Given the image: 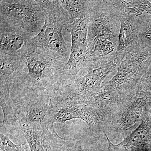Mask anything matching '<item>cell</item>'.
Wrapping results in <instances>:
<instances>
[{
	"instance_id": "1",
	"label": "cell",
	"mask_w": 151,
	"mask_h": 151,
	"mask_svg": "<svg viewBox=\"0 0 151 151\" xmlns=\"http://www.w3.org/2000/svg\"><path fill=\"white\" fill-rule=\"evenodd\" d=\"M88 18L90 60L116 58L121 23L113 12L110 1H91Z\"/></svg>"
},
{
	"instance_id": "2",
	"label": "cell",
	"mask_w": 151,
	"mask_h": 151,
	"mask_svg": "<svg viewBox=\"0 0 151 151\" xmlns=\"http://www.w3.org/2000/svg\"><path fill=\"white\" fill-rule=\"evenodd\" d=\"M37 2L45 14V20L42 28L29 40L27 46L66 61L68 50L62 30L70 23L68 15L59 1Z\"/></svg>"
},
{
	"instance_id": "3",
	"label": "cell",
	"mask_w": 151,
	"mask_h": 151,
	"mask_svg": "<svg viewBox=\"0 0 151 151\" xmlns=\"http://www.w3.org/2000/svg\"><path fill=\"white\" fill-rule=\"evenodd\" d=\"M149 98L137 87L124 97L103 124L108 138L127 137L140 124L148 105Z\"/></svg>"
},
{
	"instance_id": "4",
	"label": "cell",
	"mask_w": 151,
	"mask_h": 151,
	"mask_svg": "<svg viewBox=\"0 0 151 151\" xmlns=\"http://www.w3.org/2000/svg\"><path fill=\"white\" fill-rule=\"evenodd\" d=\"M21 58L28 69L24 78L29 87L49 91L48 81L52 82L55 90L65 81V60L29 46L22 54Z\"/></svg>"
},
{
	"instance_id": "5",
	"label": "cell",
	"mask_w": 151,
	"mask_h": 151,
	"mask_svg": "<svg viewBox=\"0 0 151 151\" xmlns=\"http://www.w3.org/2000/svg\"><path fill=\"white\" fill-rule=\"evenodd\" d=\"M118 65L116 58L92 61L84 72L62 88L60 93L71 99L86 101L103 90L104 81L116 71Z\"/></svg>"
},
{
	"instance_id": "6",
	"label": "cell",
	"mask_w": 151,
	"mask_h": 151,
	"mask_svg": "<svg viewBox=\"0 0 151 151\" xmlns=\"http://www.w3.org/2000/svg\"><path fill=\"white\" fill-rule=\"evenodd\" d=\"M151 65V52L140 50L128 53L118 65L116 73L104 84L103 90L125 96L137 87Z\"/></svg>"
},
{
	"instance_id": "7",
	"label": "cell",
	"mask_w": 151,
	"mask_h": 151,
	"mask_svg": "<svg viewBox=\"0 0 151 151\" xmlns=\"http://www.w3.org/2000/svg\"><path fill=\"white\" fill-rule=\"evenodd\" d=\"M28 89L14 102L19 125L54 127L51 93L40 88Z\"/></svg>"
},
{
	"instance_id": "8",
	"label": "cell",
	"mask_w": 151,
	"mask_h": 151,
	"mask_svg": "<svg viewBox=\"0 0 151 151\" xmlns=\"http://www.w3.org/2000/svg\"><path fill=\"white\" fill-rule=\"evenodd\" d=\"M0 12L1 22L31 35L37 34L44 24L45 14L37 1H1Z\"/></svg>"
},
{
	"instance_id": "9",
	"label": "cell",
	"mask_w": 151,
	"mask_h": 151,
	"mask_svg": "<svg viewBox=\"0 0 151 151\" xmlns=\"http://www.w3.org/2000/svg\"><path fill=\"white\" fill-rule=\"evenodd\" d=\"M88 15L69 24L65 28L71 37V45L68 60L65 64L67 84L84 70L91 61L88 54L87 30Z\"/></svg>"
},
{
	"instance_id": "10",
	"label": "cell",
	"mask_w": 151,
	"mask_h": 151,
	"mask_svg": "<svg viewBox=\"0 0 151 151\" xmlns=\"http://www.w3.org/2000/svg\"><path fill=\"white\" fill-rule=\"evenodd\" d=\"M53 122L64 124L68 121L80 119L86 122L91 133L103 129L100 117L86 101L71 99L58 93L52 94Z\"/></svg>"
},
{
	"instance_id": "11",
	"label": "cell",
	"mask_w": 151,
	"mask_h": 151,
	"mask_svg": "<svg viewBox=\"0 0 151 151\" xmlns=\"http://www.w3.org/2000/svg\"><path fill=\"white\" fill-rule=\"evenodd\" d=\"M19 132L26 139L30 151H57L61 137L54 127L20 125Z\"/></svg>"
},
{
	"instance_id": "12",
	"label": "cell",
	"mask_w": 151,
	"mask_h": 151,
	"mask_svg": "<svg viewBox=\"0 0 151 151\" xmlns=\"http://www.w3.org/2000/svg\"><path fill=\"white\" fill-rule=\"evenodd\" d=\"M115 15L121 23L119 45L116 55L119 64L128 53L141 50L138 38L139 18L121 13H116Z\"/></svg>"
},
{
	"instance_id": "13",
	"label": "cell",
	"mask_w": 151,
	"mask_h": 151,
	"mask_svg": "<svg viewBox=\"0 0 151 151\" xmlns=\"http://www.w3.org/2000/svg\"><path fill=\"white\" fill-rule=\"evenodd\" d=\"M0 32L1 54L21 57L29 40L34 37L17 28L1 22Z\"/></svg>"
},
{
	"instance_id": "14",
	"label": "cell",
	"mask_w": 151,
	"mask_h": 151,
	"mask_svg": "<svg viewBox=\"0 0 151 151\" xmlns=\"http://www.w3.org/2000/svg\"><path fill=\"white\" fill-rule=\"evenodd\" d=\"M0 85V104L3 113L0 132L3 134L6 132L9 134L14 132H20V125L17 118L15 105L10 94L12 84L1 82Z\"/></svg>"
},
{
	"instance_id": "15",
	"label": "cell",
	"mask_w": 151,
	"mask_h": 151,
	"mask_svg": "<svg viewBox=\"0 0 151 151\" xmlns=\"http://www.w3.org/2000/svg\"><path fill=\"white\" fill-rule=\"evenodd\" d=\"M124 97L114 91H105L103 89L85 101L100 117L103 125L104 121L111 115Z\"/></svg>"
},
{
	"instance_id": "16",
	"label": "cell",
	"mask_w": 151,
	"mask_h": 151,
	"mask_svg": "<svg viewBox=\"0 0 151 151\" xmlns=\"http://www.w3.org/2000/svg\"><path fill=\"white\" fill-rule=\"evenodd\" d=\"M24 63L21 57L10 55L1 54V82L12 84L17 78L24 76Z\"/></svg>"
},
{
	"instance_id": "17",
	"label": "cell",
	"mask_w": 151,
	"mask_h": 151,
	"mask_svg": "<svg viewBox=\"0 0 151 151\" xmlns=\"http://www.w3.org/2000/svg\"><path fill=\"white\" fill-rule=\"evenodd\" d=\"M60 4L67 13L70 23L88 14L91 1L65 0L59 1Z\"/></svg>"
},
{
	"instance_id": "18",
	"label": "cell",
	"mask_w": 151,
	"mask_h": 151,
	"mask_svg": "<svg viewBox=\"0 0 151 151\" xmlns=\"http://www.w3.org/2000/svg\"><path fill=\"white\" fill-rule=\"evenodd\" d=\"M138 25L141 49L151 52V15L145 13L138 19Z\"/></svg>"
},
{
	"instance_id": "19",
	"label": "cell",
	"mask_w": 151,
	"mask_h": 151,
	"mask_svg": "<svg viewBox=\"0 0 151 151\" xmlns=\"http://www.w3.org/2000/svg\"><path fill=\"white\" fill-rule=\"evenodd\" d=\"M1 151H30L28 144H14L5 134L0 132Z\"/></svg>"
},
{
	"instance_id": "20",
	"label": "cell",
	"mask_w": 151,
	"mask_h": 151,
	"mask_svg": "<svg viewBox=\"0 0 151 151\" xmlns=\"http://www.w3.org/2000/svg\"><path fill=\"white\" fill-rule=\"evenodd\" d=\"M57 151H86L81 142L62 138L60 141Z\"/></svg>"
},
{
	"instance_id": "21",
	"label": "cell",
	"mask_w": 151,
	"mask_h": 151,
	"mask_svg": "<svg viewBox=\"0 0 151 151\" xmlns=\"http://www.w3.org/2000/svg\"><path fill=\"white\" fill-rule=\"evenodd\" d=\"M138 88L148 97L149 103H151V65L142 78Z\"/></svg>"
},
{
	"instance_id": "22",
	"label": "cell",
	"mask_w": 151,
	"mask_h": 151,
	"mask_svg": "<svg viewBox=\"0 0 151 151\" xmlns=\"http://www.w3.org/2000/svg\"><path fill=\"white\" fill-rule=\"evenodd\" d=\"M132 2L139 8L151 15V2L150 1H132Z\"/></svg>"
},
{
	"instance_id": "23",
	"label": "cell",
	"mask_w": 151,
	"mask_h": 151,
	"mask_svg": "<svg viewBox=\"0 0 151 151\" xmlns=\"http://www.w3.org/2000/svg\"><path fill=\"white\" fill-rule=\"evenodd\" d=\"M148 103H149V105H150V107L151 110V103H149L148 102Z\"/></svg>"
},
{
	"instance_id": "24",
	"label": "cell",
	"mask_w": 151,
	"mask_h": 151,
	"mask_svg": "<svg viewBox=\"0 0 151 151\" xmlns=\"http://www.w3.org/2000/svg\"><path fill=\"white\" fill-rule=\"evenodd\" d=\"M150 1L151 2V1Z\"/></svg>"
}]
</instances>
